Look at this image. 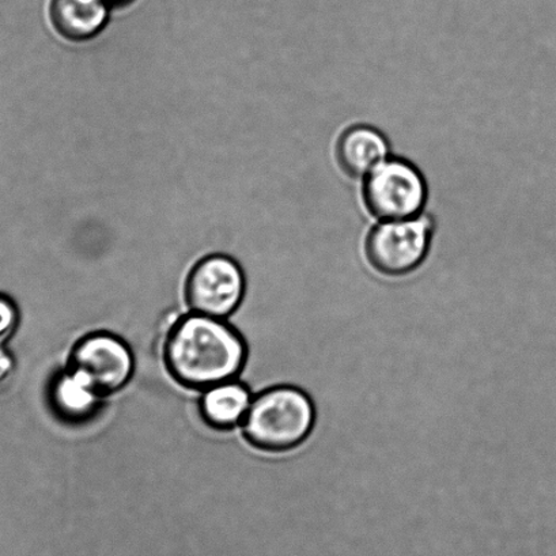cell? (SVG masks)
<instances>
[{
  "instance_id": "obj_1",
  "label": "cell",
  "mask_w": 556,
  "mask_h": 556,
  "mask_svg": "<svg viewBox=\"0 0 556 556\" xmlns=\"http://www.w3.org/2000/svg\"><path fill=\"white\" fill-rule=\"evenodd\" d=\"M247 358L245 340L233 326L224 318L192 312L178 318L164 348L167 371L178 384L192 391L203 392L236 380Z\"/></svg>"
},
{
  "instance_id": "obj_2",
  "label": "cell",
  "mask_w": 556,
  "mask_h": 556,
  "mask_svg": "<svg viewBox=\"0 0 556 556\" xmlns=\"http://www.w3.org/2000/svg\"><path fill=\"white\" fill-rule=\"evenodd\" d=\"M315 422L311 397L300 388L279 386L253 396L241 428L256 450L282 453L304 444Z\"/></svg>"
},
{
  "instance_id": "obj_3",
  "label": "cell",
  "mask_w": 556,
  "mask_h": 556,
  "mask_svg": "<svg viewBox=\"0 0 556 556\" xmlns=\"http://www.w3.org/2000/svg\"><path fill=\"white\" fill-rule=\"evenodd\" d=\"M364 201L382 223L413 219L422 214L428 186L412 162L388 159L365 177Z\"/></svg>"
},
{
  "instance_id": "obj_4",
  "label": "cell",
  "mask_w": 556,
  "mask_h": 556,
  "mask_svg": "<svg viewBox=\"0 0 556 556\" xmlns=\"http://www.w3.org/2000/svg\"><path fill=\"white\" fill-rule=\"evenodd\" d=\"M433 226L417 217L386 220L367 236L365 253L370 266L387 277H403L415 271L428 256Z\"/></svg>"
},
{
  "instance_id": "obj_5",
  "label": "cell",
  "mask_w": 556,
  "mask_h": 556,
  "mask_svg": "<svg viewBox=\"0 0 556 556\" xmlns=\"http://www.w3.org/2000/svg\"><path fill=\"white\" fill-rule=\"evenodd\" d=\"M245 275L230 256L210 255L188 275L186 301L192 313L226 318L239 309L245 295Z\"/></svg>"
},
{
  "instance_id": "obj_6",
  "label": "cell",
  "mask_w": 556,
  "mask_h": 556,
  "mask_svg": "<svg viewBox=\"0 0 556 556\" xmlns=\"http://www.w3.org/2000/svg\"><path fill=\"white\" fill-rule=\"evenodd\" d=\"M67 369L78 371L102 397H106L115 395L131 381L135 358L122 338L111 332H93L74 345Z\"/></svg>"
},
{
  "instance_id": "obj_7",
  "label": "cell",
  "mask_w": 556,
  "mask_h": 556,
  "mask_svg": "<svg viewBox=\"0 0 556 556\" xmlns=\"http://www.w3.org/2000/svg\"><path fill=\"white\" fill-rule=\"evenodd\" d=\"M110 8L108 0H52L50 15L59 35L68 41L84 42L105 29Z\"/></svg>"
},
{
  "instance_id": "obj_8",
  "label": "cell",
  "mask_w": 556,
  "mask_h": 556,
  "mask_svg": "<svg viewBox=\"0 0 556 556\" xmlns=\"http://www.w3.org/2000/svg\"><path fill=\"white\" fill-rule=\"evenodd\" d=\"M340 167L349 176L359 178L382 164L390 156V144L379 129L355 126L342 134L337 146Z\"/></svg>"
},
{
  "instance_id": "obj_9",
  "label": "cell",
  "mask_w": 556,
  "mask_h": 556,
  "mask_svg": "<svg viewBox=\"0 0 556 556\" xmlns=\"http://www.w3.org/2000/svg\"><path fill=\"white\" fill-rule=\"evenodd\" d=\"M48 396L53 413L67 424H84L93 418L104 399L83 375L70 369L52 380Z\"/></svg>"
},
{
  "instance_id": "obj_10",
  "label": "cell",
  "mask_w": 556,
  "mask_h": 556,
  "mask_svg": "<svg viewBox=\"0 0 556 556\" xmlns=\"http://www.w3.org/2000/svg\"><path fill=\"white\" fill-rule=\"evenodd\" d=\"M250 388L237 380L220 382L203 391L199 412L210 428L220 431L241 426L251 407Z\"/></svg>"
},
{
  "instance_id": "obj_11",
  "label": "cell",
  "mask_w": 556,
  "mask_h": 556,
  "mask_svg": "<svg viewBox=\"0 0 556 556\" xmlns=\"http://www.w3.org/2000/svg\"><path fill=\"white\" fill-rule=\"evenodd\" d=\"M20 311L10 296L0 293V345L8 342L17 331Z\"/></svg>"
},
{
  "instance_id": "obj_12",
  "label": "cell",
  "mask_w": 556,
  "mask_h": 556,
  "mask_svg": "<svg viewBox=\"0 0 556 556\" xmlns=\"http://www.w3.org/2000/svg\"><path fill=\"white\" fill-rule=\"evenodd\" d=\"M17 375V361L9 350L0 345V393L8 391Z\"/></svg>"
},
{
  "instance_id": "obj_13",
  "label": "cell",
  "mask_w": 556,
  "mask_h": 556,
  "mask_svg": "<svg viewBox=\"0 0 556 556\" xmlns=\"http://www.w3.org/2000/svg\"><path fill=\"white\" fill-rule=\"evenodd\" d=\"M132 2L134 0H108L111 7H127V4Z\"/></svg>"
}]
</instances>
